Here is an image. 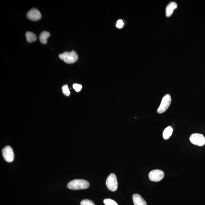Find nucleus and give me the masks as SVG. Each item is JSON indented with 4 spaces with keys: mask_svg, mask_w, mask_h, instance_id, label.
Returning a JSON list of instances; mask_svg holds the SVG:
<instances>
[{
    "mask_svg": "<svg viewBox=\"0 0 205 205\" xmlns=\"http://www.w3.org/2000/svg\"><path fill=\"white\" fill-rule=\"evenodd\" d=\"M107 186L112 191H116L118 188V182L115 174L111 173L109 175L106 180Z\"/></svg>",
    "mask_w": 205,
    "mask_h": 205,
    "instance_id": "nucleus-3",
    "label": "nucleus"
},
{
    "mask_svg": "<svg viewBox=\"0 0 205 205\" xmlns=\"http://www.w3.org/2000/svg\"><path fill=\"white\" fill-rule=\"evenodd\" d=\"M123 25H124V23H123V21L121 19H119L117 22L116 27L118 28H122Z\"/></svg>",
    "mask_w": 205,
    "mask_h": 205,
    "instance_id": "nucleus-18",
    "label": "nucleus"
},
{
    "mask_svg": "<svg viewBox=\"0 0 205 205\" xmlns=\"http://www.w3.org/2000/svg\"><path fill=\"white\" fill-rule=\"evenodd\" d=\"M73 87L76 92H80L82 88V86L81 84H74Z\"/></svg>",
    "mask_w": 205,
    "mask_h": 205,
    "instance_id": "nucleus-17",
    "label": "nucleus"
},
{
    "mask_svg": "<svg viewBox=\"0 0 205 205\" xmlns=\"http://www.w3.org/2000/svg\"><path fill=\"white\" fill-rule=\"evenodd\" d=\"M177 7V3L175 2H171L167 5L166 8V15L167 17H170L173 14V11Z\"/></svg>",
    "mask_w": 205,
    "mask_h": 205,
    "instance_id": "nucleus-9",
    "label": "nucleus"
},
{
    "mask_svg": "<svg viewBox=\"0 0 205 205\" xmlns=\"http://www.w3.org/2000/svg\"><path fill=\"white\" fill-rule=\"evenodd\" d=\"M133 200L135 205H147V203L142 197L138 194L133 196Z\"/></svg>",
    "mask_w": 205,
    "mask_h": 205,
    "instance_id": "nucleus-10",
    "label": "nucleus"
},
{
    "mask_svg": "<svg viewBox=\"0 0 205 205\" xmlns=\"http://www.w3.org/2000/svg\"><path fill=\"white\" fill-rule=\"evenodd\" d=\"M165 177V174L162 171L155 170L151 171L149 175L150 180L151 181L158 182L161 181Z\"/></svg>",
    "mask_w": 205,
    "mask_h": 205,
    "instance_id": "nucleus-6",
    "label": "nucleus"
},
{
    "mask_svg": "<svg viewBox=\"0 0 205 205\" xmlns=\"http://www.w3.org/2000/svg\"><path fill=\"white\" fill-rule=\"evenodd\" d=\"M81 205H95L94 203L90 200L86 199L82 200L80 203Z\"/></svg>",
    "mask_w": 205,
    "mask_h": 205,
    "instance_id": "nucleus-16",
    "label": "nucleus"
},
{
    "mask_svg": "<svg viewBox=\"0 0 205 205\" xmlns=\"http://www.w3.org/2000/svg\"><path fill=\"white\" fill-rule=\"evenodd\" d=\"M190 142L195 145L203 146L205 144V138L203 135L194 133L190 137Z\"/></svg>",
    "mask_w": 205,
    "mask_h": 205,
    "instance_id": "nucleus-5",
    "label": "nucleus"
},
{
    "mask_svg": "<svg viewBox=\"0 0 205 205\" xmlns=\"http://www.w3.org/2000/svg\"><path fill=\"white\" fill-rule=\"evenodd\" d=\"M90 185L87 180L83 179H75L70 182L67 184V187L70 189L79 190L86 189Z\"/></svg>",
    "mask_w": 205,
    "mask_h": 205,
    "instance_id": "nucleus-1",
    "label": "nucleus"
},
{
    "mask_svg": "<svg viewBox=\"0 0 205 205\" xmlns=\"http://www.w3.org/2000/svg\"><path fill=\"white\" fill-rule=\"evenodd\" d=\"M26 38L28 43H32L37 40V36L33 32L28 31L26 34Z\"/></svg>",
    "mask_w": 205,
    "mask_h": 205,
    "instance_id": "nucleus-13",
    "label": "nucleus"
},
{
    "mask_svg": "<svg viewBox=\"0 0 205 205\" xmlns=\"http://www.w3.org/2000/svg\"><path fill=\"white\" fill-rule=\"evenodd\" d=\"M59 58L65 62L71 64L77 61L78 56L76 52L74 50L71 52H65L58 55Z\"/></svg>",
    "mask_w": 205,
    "mask_h": 205,
    "instance_id": "nucleus-2",
    "label": "nucleus"
},
{
    "mask_svg": "<svg viewBox=\"0 0 205 205\" xmlns=\"http://www.w3.org/2000/svg\"><path fill=\"white\" fill-rule=\"evenodd\" d=\"M171 102V98L170 95L167 94L163 97L158 109V113L162 114L165 112L168 108Z\"/></svg>",
    "mask_w": 205,
    "mask_h": 205,
    "instance_id": "nucleus-4",
    "label": "nucleus"
},
{
    "mask_svg": "<svg viewBox=\"0 0 205 205\" xmlns=\"http://www.w3.org/2000/svg\"><path fill=\"white\" fill-rule=\"evenodd\" d=\"M172 132H173V129L170 126L167 127L164 130L163 134V136L164 139L167 140L170 138L172 135Z\"/></svg>",
    "mask_w": 205,
    "mask_h": 205,
    "instance_id": "nucleus-12",
    "label": "nucleus"
},
{
    "mask_svg": "<svg viewBox=\"0 0 205 205\" xmlns=\"http://www.w3.org/2000/svg\"><path fill=\"white\" fill-rule=\"evenodd\" d=\"M50 34L49 32L46 31H43L40 34L39 40L41 43L43 44H45L47 43V39L50 36Z\"/></svg>",
    "mask_w": 205,
    "mask_h": 205,
    "instance_id": "nucleus-11",
    "label": "nucleus"
},
{
    "mask_svg": "<svg viewBox=\"0 0 205 205\" xmlns=\"http://www.w3.org/2000/svg\"><path fill=\"white\" fill-rule=\"evenodd\" d=\"M103 203L105 205H118L116 202L111 199H105L104 200Z\"/></svg>",
    "mask_w": 205,
    "mask_h": 205,
    "instance_id": "nucleus-14",
    "label": "nucleus"
},
{
    "mask_svg": "<svg viewBox=\"0 0 205 205\" xmlns=\"http://www.w3.org/2000/svg\"><path fill=\"white\" fill-rule=\"evenodd\" d=\"M63 93L66 96H69L70 94V92L67 85H65L62 87Z\"/></svg>",
    "mask_w": 205,
    "mask_h": 205,
    "instance_id": "nucleus-15",
    "label": "nucleus"
},
{
    "mask_svg": "<svg viewBox=\"0 0 205 205\" xmlns=\"http://www.w3.org/2000/svg\"><path fill=\"white\" fill-rule=\"evenodd\" d=\"M2 153L3 158L6 162L10 163L14 160V153L10 146H6L2 150Z\"/></svg>",
    "mask_w": 205,
    "mask_h": 205,
    "instance_id": "nucleus-7",
    "label": "nucleus"
},
{
    "mask_svg": "<svg viewBox=\"0 0 205 205\" xmlns=\"http://www.w3.org/2000/svg\"><path fill=\"white\" fill-rule=\"evenodd\" d=\"M27 17L30 20L36 21L41 18L42 15L40 11L38 9L36 8H33L27 12Z\"/></svg>",
    "mask_w": 205,
    "mask_h": 205,
    "instance_id": "nucleus-8",
    "label": "nucleus"
}]
</instances>
